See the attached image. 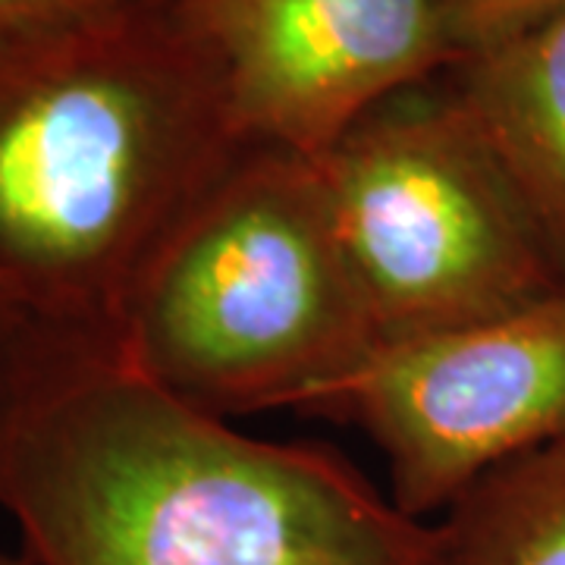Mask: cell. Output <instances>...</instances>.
Instances as JSON below:
<instances>
[{"label": "cell", "mask_w": 565, "mask_h": 565, "mask_svg": "<svg viewBox=\"0 0 565 565\" xmlns=\"http://www.w3.org/2000/svg\"><path fill=\"white\" fill-rule=\"evenodd\" d=\"M0 509L35 565H437V522L321 444L185 403L107 333L20 323L0 362Z\"/></svg>", "instance_id": "1"}, {"label": "cell", "mask_w": 565, "mask_h": 565, "mask_svg": "<svg viewBox=\"0 0 565 565\" xmlns=\"http://www.w3.org/2000/svg\"><path fill=\"white\" fill-rule=\"evenodd\" d=\"M437 531V565H565V444L487 471Z\"/></svg>", "instance_id": "8"}, {"label": "cell", "mask_w": 565, "mask_h": 565, "mask_svg": "<svg viewBox=\"0 0 565 565\" xmlns=\"http://www.w3.org/2000/svg\"><path fill=\"white\" fill-rule=\"evenodd\" d=\"M0 565H35V563H32L22 550L20 553H10V550H3V546H0Z\"/></svg>", "instance_id": "12"}, {"label": "cell", "mask_w": 565, "mask_h": 565, "mask_svg": "<svg viewBox=\"0 0 565 565\" xmlns=\"http://www.w3.org/2000/svg\"><path fill=\"white\" fill-rule=\"evenodd\" d=\"M110 3H117V0H110Z\"/></svg>", "instance_id": "13"}, {"label": "cell", "mask_w": 565, "mask_h": 565, "mask_svg": "<svg viewBox=\"0 0 565 565\" xmlns=\"http://www.w3.org/2000/svg\"><path fill=\"white\" fill-rule=\"evenodd\" d=\"M381 345L490 321L563 286L444 76L311 158Z\"/></svg>", "instance_id": "4"}, {"label": "cell", "mask_w": 565, "mask_h": 565, "mask_svg": "<svg viewBox=\"0 0 565 565\" xmlns=\"http://www.w3.org/2000/svg\"><path fill=\"white\" fill-rule=\"evenodd\" d=\"M311 415L384 452L390 497L427 522L487 471L565 444V282L490 321L377 345Z\"/></svg>", "instance_id": "5"}, {"label": "cell", "mask_w": 565, "mask_h": 565, "mask_svg": "<svg viewBox=\"0 0 565 565\" xmlns=\"http://www.w3.org/2000/svg\"><path fill=\"white\" fill-rule=\"evenodd\" d=\"M459 61L522 35L559 13L565 0H444Z\"/></svg>", "instance_id": "9"}, {"label": "cell", "mask_w": 565, "mask_h": 565, "mask_svg": "<svg viewBox=\"0 0 565 565\" xmlns=\"http://www.w3.org/2000/svg\"><path fill=\"white\" fill-rule=\"evenodd\" d=\"M110 0H0V29H20L88 13Z\"/></svg>", "instance_id": "10"}, {"label": "cell", "mask_w": 565, "mask_h": 565, "mask_svg": "<svg viewBox=\"0 0 565 565\" xmlns=\"http://www.w3.org/2000/svg\"><path fill=\"white\" fill-rule=\"evenodd\" d=\"M245 148L318 158L459 63L444 0H163Z\"/></svg>", "instance_id": "6"}, {"label": "cell", "mask_w": 565, "mask_h": 565, "mask_svg": "<svg viewBox=\"0 0 565 565\" xmlns=\"http://www.w3.org/2000/svg\"><path fill=\"white\" fill-rule=\"evenodd\" d=\"M110 340L204 412L311 415L381 345L315 161L243 148L141 264Z\"/></svg>", "instance_id": "3"}, {"label": "cell", "mask_w": 565, "mask_h": 565, "mask_svg": "<svg viewBox=\"0 0 565 565\" xmlns=\"http://www.w3.org/2000/svg\"><path fill=\"white\" fill-rule=\"evenodd\" d=\"M17 327H20V318H17L7 305L0 302V362H3V355H7V345L13 340Z\"/></svg>", "instance_id": "11"}, {"label": "cell", "mask_w": 565, "mask_h": 565, "mask_svg": "<svg viewBox=\"0 0 565 565\" xmlns=\"http://www.w3.org/2000/svg\"><path fill=\"white\" fill-rule=\"evenodd\" d=\"M243 148L163 0L0 29V302L110 337L141 264Z\"/></svg>", "instance_id": "2"}, {"label": "cell", "mask_w": 565, "mask_h": 565, "mask_svg": "<svg viewBox=\"0 0 565 565\" xmlns=\"http://www.w3.org/2000/svg\"><path fill=\"white\" fill-rule=\"evenodd\" d=\"M565 282V7L444 73Z\"/></svg>", "instance_id": "7"}]
</instances>
